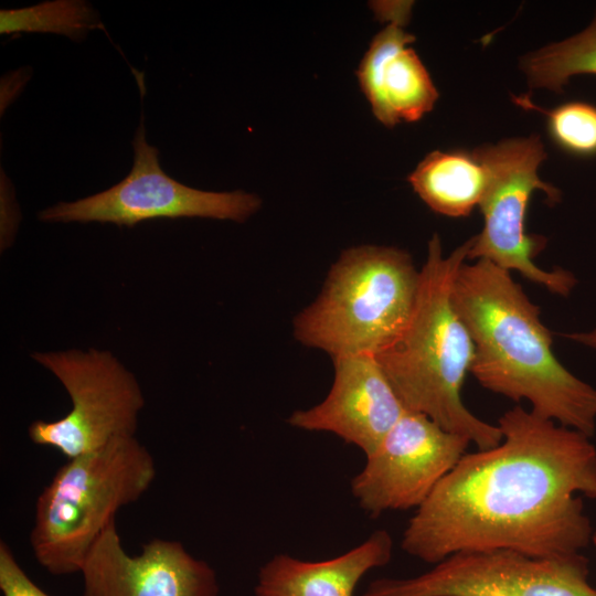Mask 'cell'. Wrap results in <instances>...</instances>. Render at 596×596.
Returning a JSON list of instances; mask_svg holds the SVG:
<instances>
[{"label": "cell", "mask_w": 596, "mask_h": 596, "mask_svg": "<svg viewBox=\"0 0 596 596\" xmlns=\"http://www.w3.org/2000/svg\"><path fill=\"white\" fill-rule=\"evenodd\" d=\"M497 425L501 441L466 453L414 511L401 539L405 553L434 565L491 550L562 557L592 543L578 496L596 500L590 437L520 405Z\"/></svg>", "instance_id": "6da1fadb"}, {"label": "cell", "mask_w": 596, "mask_h": 596, "mask_svg": "<svg viewBox=\"0 0 596 596\" xmlns=\"http://www.w3.org/2000/svg\"><path fill=\"white\" fill-rule=\"evenodd\" d=\"M453 304L472 339L470 373L479 384L592 437L596 389L572 374L552 350L551 331L511 273L487 259L465 262L451 286Z\"/></svg>", "instance_id": "7a4b0ae2"}, {"label": "cell", "mask_w": 596, "mask_h": 596, "mask_svg": "<svg viewBox=\"0 0 596 596\" xmlns=\"http://www.w3.org/2000/svg\"><path fill=\"white\" fill-rule=\"evenodd\" d=\"M471 244L472 237L445 256L439 236L433 235L412 317L375 359L406 411L424 414L478 449H488L501 441L502 434L498 425L471 413L461 398L475 349L451 299L454 277L467 262Z\"/></svg>", "instance_id": "3957f363"}, {"label": "cell", "mask_w": 596, "mask_h": 596, "mask_svg": "<svg viewBox=\"0 0 596 596\" xmlns=\"http://www.w3.org/2000/svg\"><path fill=\"white\" fill-rule=\"evenodd\" d=\"M157 476L155 458L135 436L67 459L39 494L30 545L53 575L81 573L94 543Z\"/></svg>", "instance_id": "277c9868"}, {"label": "cell", "mask_w": 596, "mask_h": 596, "mask_svg": "<svg viewBox=\"0 0 596 596\" xmlns=\"http://www.w3.org/2000/svg\"><path fill=\"white\" fill-rule=\"evenodd\" d=\"M419 270L391 246L349 248L331 266L317 299L294 320L295 338L331 358L375 355L406 328L417 298Z\"/></svg>", "instance_id": "5b68a950"}, {"label": "cell", "mask_w": 596, "mask_h": 596, "mask_svg": "<svg viewBox=\"0 0 596 596\" xmlns=\"http://www.w3.org/2000/svg\"><path fill=\"white\" fill-rule=\"evenodd\" d=\"M471 152L486 171L487 187L479 205L483 227L472 236L467 260L487 259L510 273L518 272L553 294L568 296L576 284L574 275L560 267L540 268L534 258L547 240L528 234L524 228L534 191L544 192L552 203L561 199L560 190L539 177V167L546 159L540 136L509 138L476 147Z\"/></svg>", "instance_id": "8992f818"}, {"label": "cell", "mask_w": 596, "mask_h": 596, "mask_svg": "<svg viewBox=\"0 0 596 596\" xmlns=\"http://www.w3.org/2000/svg\"><path fill=\"white\" fill-rule=\"evenodd\" d=\"M32 358L60 380L72 401L64 417L30 425L34 444L71 459L135 436L145 398L134 374L109 351L34 352Z\"/></svg>", "instance_id": "52a82bcc"}, {"label": "cell", "mask_w": 596, "mask_h": 596, "mask_svg": "<svg viewBox=\"0 0 596 596\" xmlns=\"http://www.w3.org/2000/svg\"><path fill=\"white\" fill-rule=\"evenodd\" d=\"M134 164L114 187L76 200L60 202L39 213L44 222H100L118 226L157 219L204 217L244 222L260 207L262 200L242 190L203 191L170 178L160 167L159 152L146 140L141 116L132 140Z\"/></svg>", "instance_id": "ba28073f"}, {"label": "cell", "mask_w": 596, "mask_h": 596, "mask_svg": "<svg viewBox=\"0 0 596 596\" xmlns=\"http://www.w3.org/2000/svg\"><path fill=\"white\" fill-rule=\"evenodd\" d=\"M582 554L534 557L512 550L455 553L417 576L372 581L362 596H596Z\"/></svg>", "instance_id": "9c48e42d"}, {"label": "cell", "mask_w": 596, "mask_h": 596, "mask_svg": "<svg viewBox=\"0 0 596 596\" xmlns=\"http://www.w3.org/2000/svg\"><path fill=\"white\" fill-rule=\"evenodd\" d=\"M471 443L424 414L405 411L352 478L351 494L369 515L419 508Z\"/></svg>", "instance_id": "30bf717a"}, {"label": "cell", "mask_w": 596, "mask_h": 596, "mask_svg": "<svg viewBox=\"0 0 596 596\" xmlns=\"http://www.w3.org/2000/svg\"><path fill=\"white\" fill-rule=\"evenodd\" d=\"M83 596H219L215 571L174 540L152 539L126 553L115 521L100 534L81 570Z\"/></svg>", "instance_id": "8fae6325"}, {"label": "cell", "mask_w": 596, "mask_h": 596, "mask_svg": "<svg viewBox=\"0 0 596 596\" xmlns=\"http://www.w3.org/2000/svg\"><path fill=\"white\" fill-rule=\"evenodd\" d=\"M412 2H374L375 15L386 25L372 39L356 70L359 85L374 117L392 128L432 111L438 91L416 52L407 24Z\"/></svg>", "instance_id": "7c38bea8"}, {"label": "cell", "mask_w": 596, "mask_h": 596, "mask_svg": "<svg viewBox=\"0 0 596 596\" xmlns=\"http://www.w3.org/2000/svg\"><path fill=\"white\" fill-rule=\"evenodd\" d=\"M334 377L323 401L295 411L288 424L307 432L331 433L370 455L405 413L373 354L333 358Z\"/></svg>", "instance_id": "4fadbf2b"}, {"label": "cell", "mask_w": 596, "mask_h": 596, "mask_svg": "<svg viewBox=\"0 0 596 596\" xmlns=\"http://www.w3.org/2000/svg\"><path fill=\"white\" fill-rule=\"evenodd\" d=\"M393 539L381 529L338 556L304 561L276 554L260 566L255 596H353L361 578L392 558Z\"/></svg>", "instance_id": "5bb4252c"}, {"label": "cell", "mask_w": 596, "mask_h": 596, "mask_svg": "<svg viewBox=\"0 0 596 596\" xmlns=\"http://www.w3.org/2000/svg\"><path fill=\"white\" fill-rule=\"evenodd\" d=\"M409 184L434 212L468 216L483 198L487 174L472 152H429L407 177Z\"/></svg>", "instance_id": "9a60e30c"}, {"label": "cell", "mask_w": 596, "mask_h": 596, "mask_svg": "<svg viewBox=\"0 0 596 596\" xmlns=\"http://www.w3.org/2000/svg\"><path fill=\"white\" fill-rule=\"evenodd\" d=\"M531 88L562 93L570 78L596 75V13L582 32L533 51L520 61Z\"/></svg>", "instance_id": "2e32d148"}, {"label": "cell", "mask_w": 596, "mask_h": 596, "mask_svg": "<svg viewBox=\"0 0 596 596\" xmlns=\"http://www.w3.org/2000/svg\"><path fill=\"white\" fill-rule=\"evenodd\" d=\"M93 7L82 0H55L21 9L0 11V33L42 32L66 35L74 41L100 28Z\"/></svg>", "instance_id": "e0dca14e"}, {"label": "cell", "mask_w": 596, "mask_h": 596, "mask_svg": "<svg viewBox=\"0 0 596 596\" xmlns=\"http://www.w3.org/2000/svg\"><path fill=\"white\" fill-rule=\"evenodd\" d=\"M519 106L538 110L547 118V131L553 142L577 157L596 156V106L582 100H571L552 109L536 106L529 97L512 96Z\"/></svg>", "instance_id": "ac0fdd59"}, {"label": "cell", "mask_w": 596, "mask_h": 596, "mask_svg": "<svg viewBox=\"0 0 596 596\" xmlns=\"http://www.w3.org/2000/svg\"><path fill=\"white\" fill-rule=\"evenodd\" d=\"M0 589L3 596H50L28 576L3 540L0 541Z\"/></svg>", "instance_id": "d6986e66"}, {"label": "cell", "mask_w": 596, "mask_h": 596, "mask_svg": "<svg viewBox=\"0 0 596 596\" xmlns=\"http://www.w3.org/2000/svg\"><path fill=\"white\" fill-rule=\"evenodd\" d=\"M562 337L596 350V329L586 332L563 333Z\"/></svg>", "instance_id": "ffe728a7"}, {"label": "cell", "mask_w": 596, "mask_h": 596, "mask_svg": "<svg viewBox=\"0 0 596 596\" xmlns=\"http://www.w3.org/2000/svg\"><path fill=\"white\" fill-rule=\"evenodd\" d=\"M592 543H593V545H594L595 549H596V532H594V534H593Z\"/></svg>", "instance_id": "44dd1931"}]
</instances>
